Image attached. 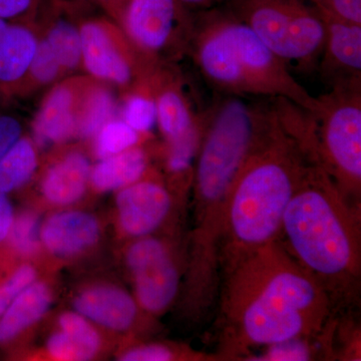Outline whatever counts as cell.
Returning <instances> with one entry per match:
<instances>
[{
    "mask_svg": "<svg viewBox=\"0 0 361 361\" xmlns=\"http://www.w3.org/2000/svg\"><path fill=\"white\" fill-rule=\"evenodd\" d=\"M39 39L23 21H11L0 39V94L18 90L25 80Z\"/></svg>",
    "mask_w": 361,
    "mask_h": 361,
    "instance_id": "obj_15",
    "label": "cell"
},
{
    "mask_svg": "<svg viewBox=\"0 0 361 361\" xmlns=\"http://www.w3.org/2000/svg\"><path fill=\"white\" fill-rule=\"evenodd\" d=\"M172 203L167 188L155 180L142 178L123 188L116 196L121 227L130 236H149L167 219Z\"/></svg>",
    "mask_w": 361,
    "mask_h": 361,
    "instance_id": "obj_9",
    "label": "cell"
},
{
    "mask_svg": "<svg viewBox=\"0 0 361 361\" xmlns=\"http://www.w3.org/2000/svg\"><path fill=\"white\" fill-rule=\"evenodd\" d=\"M190 51L202 75L222 94L285 99L306 111L316 108L317 97L234 13L211 11L196 20Z\"/></svg>",
    "mask_w": 361,
    "mask_h": 361,
    "instance_id": "obj_4",
    "label": "cell"
},
{
    "mask_svg": "<svg viewBox=\"0 0 361 361\" xmlns=\"http://www.w3.org/2000/svg\"><path fill=\"white\" fill-rule=\"evenodd\" d=\"M54 1L58 6H66L68 4H87V2H94L96 0H54Z\"/></svg>",
    "mask_w": 361,
    "mask_h": 361,
    "instance_id": "obj_38",
    "label": "cell"
},
{
    "mask_svg": "<svg viewBox=\"0 0 361 361\" xmlns=\"http://www.w3.org/2000/svg\"><path fill=\"white\" fill-rule=\"evenodd\" d=\"M148 165L146 151L135 146L101 159L90 171V182L102 192L122 190L144 178Z\"/></svg>",
    "mask_w": 361,
    "mask_h": 361,
    "instance_id": "obj_20",
    "label": "cell"
},
{
    "mask_svg": "<svg viewBox=\"0 0 361 361\" xmlns=\"http://www.w3.org/2000/svg\"><path fill=\"white\" fill-rule=\"evenodd\" d=\"M59 331L47 343L52 358L63 361H85L97 355L101 338L89 320L78 312H66L59 318Z\"/></svg>",
    "mask_w": 361,
    "mask_h": 361,
    "instance_id": "obj_16",
    "label": "cell"
},
{
    "mask_svg": "<svg viewBox=\"0 0 361 361\" xmlns=\"http://www.w3.org/2000/svg\"><path fill=\"white\" fill-rule=\"evenodd\" d=\"M234 14L286 65L311 70L319 63L324 23L304 0H240Z\"/></svg>",
    "mask_w": 361,
    "mask_h": 361,
    "instance_id": "obj_6",
    "label": "cell"
},
{
    "mask_svg": "<svg viewBox=\"0 0 361 361\" xmlns=\"http://www.w3.org/2000/svg\"><path fill=\"white\" fill-rule=\"evenodd\" d=\"M179 1L188 8L207 9L211 8L223 0H179Z\"/></svg>",
    "mask_w": 361,
    "mask_h": 361,
    "instance_id": "obj_36",
    "label": "cell"
},
{
    "mask_svg": "<svg viewBox=\"0 0 361 361\" xmlns=\"http://www.w3.org/2000/svg\"><path fill=\"white\" fill-rule=\"evenodd\" d=\"M106 23L90 20L80 26L82 63L90 75L116 85L130 84L134 66L111 39Z\"/></svg>",
    "mask_w": 361,
    "mask_h": 361,
    "instance_id": "obj_11",
    "label": "cell"
},
{
    "mask_svg": "<svg viewBox=\"0 0 361 361\" xmlns=\"http://www.w3.org/2000/svg\"><path fill=\"white\" fill-rule=\"evenodd\" d=\"M40 0H0V18L23 21L39 6Z\"/></svg>",
    "mask_w": 361,
    "mask_h": 361,
    "instance_id": "obj_34",
    "label": "cell"
},
{
    "mask_svg": "<svg viewBox=\"0 0 361 361\" xmlns=\"http://www.w3.org/2000/svg\"><path fill=\"white\" fill-rule=\"evenodd\" d=\"M37 167L32 142L21 137L0 160V192L8 195L25 186Z\"/></svg>",
    "mask_w": 361,
    "mask_h": 361,
    "instance_id": "obj_21",
    "label": "cell"
},
{
    "mask_svg": "<svg viewBox=\"0 0 361 361\" xmlns=\"http://www.w3.org/2000/svg\"><path fill=\"white\" fill-rule=\"evenodd\" d=\"M128 0H99V2L104 4L109 11H113L120 16L122 13L123 6L127 4Z\"/></svg>",
    "mask_w": 361,
    "mask_h": 361,
    "instance_id": "obj_37",
    "label": "cell"
},
{
    "mask_svg": "<svg viewBox=\"0 0 361 361\" xmlns=\"http://www.w3.org/2000/svg\"><path fill=\"white\" fill-rule=\"evenodd\" d=\"M142 134L120 120H111L104 126L96 137V153L99 158L122 153L139 145Z\"/></svg>",
    "mask_w": 361,
    "mask_h": 361,
    "instance_id": "obj_25",
    "label": "cell"
},
{
    "mask_svg": "<svg viewBox=\"0 0 361 361\" xmlns=\"http://www.w3.org/2000/svg\"><path fill=\"white\" fill-rule=\"evenodd\" d=\"M51 304V292L47 284L35 281L28 285L0 316V345L16 341L42 319Z\"/></svg>",
    "mask_w": 361,
    "mask_h": 361,
    "instance_id": "obj_18",
    "label": "cell"
},
{
    "mask_svg": "<svg viewBox=\"0 0 361 361\" xmlns=\"http://www.w3.org/2000/svg\"><path fill=\"white\" fill-rule=\"evenodd\" d=\"M37 272L30 265L16 268L6 279L0 282V316L6 312L23 289L35 281Z\"/></svg>",
    "mask_w": 361,
    "mask_h": 361,
    "instance_id": "obj_30",
    "label": "cell"
},
{
    "mask_svg": "<svg viewBox=\"0 0 361 361\" xmlns=\"http://www.w3.org/2000/svg\"><path fill=\"white\" fill-rule=\"evenodd\" d=\"M126 259L139 305L153 314L168 310L180 284L179 269L168 246L160 239L142 237L130 246Z\"/></svg>",
    "mask_w": 361,
    "mask_h": 361,
    "instance_id": "obj_8",
    "label": "cell"
},
{
    "mask_svg": "<svg viewBox=\"0 0 361 361\" xmlns=\"http://www.w3.org/2000/svg\"><path fill=\"white\" fill-rule=\"evenodd\" d=\"M279 241L319 282L334 310L360 294V208L349 203L334 180L312 164L289 202Z\"/></svg>",
    "mask_w": 361,
    "mask_h": 361,
    "instance_id": "obj_3",
    "label": "cell"
},
{
    "mask_svg": "<svg viewBox=\"0 0 361 361\" xmlns=\"http://www.w3.org/2000/svg\"><path fill=\"white\" fill-rule=\"evenodd\" d=\"M120 16L133 44L147 58L190 49L196 20L179 0H128Z\"/></svg>",
    "mask_w": 361,
    "mask_h": 361,
    "instance_id": "obj_7",
    "label": "cell"
},
{
    "mask_svg": "<svg viewBox=\"0 0 361 361\" xmlns=\"http://www.w3.org/2000/svg\"><path fill=\"white\" fill-rule=\"evenodd\" d=\"M205 118V111H203L198 122L187 133L167 141L166 169L174 177L184 178L189 183L193 180L195 163L200 148Z\"/></svg>",
    "mask_w": 361,
    "mask_h": 361,
    "instance_id": "obj_22",
    "label": "cell"
},
{
    "mask_svg": "<svg viewBox=\"0 0 361 361\" xmlns=\"http://www.w3.org/2000/svg\"><path fill=\"white\" fill-rule=\"evenodd\" d=\"M77 126L75 90L71 85H58L44 99L35 118V141L42 147L68 142L77 134Z\"/></svg>",
    "mask_w": 361,
    "mask_h": 361,
    "instance_id": "obj_14",
    "label": "cell"
},
{
    "mask_svg": "<svg viewBox=\"0 0 361 361\" xmlns=\"http://www.w3.org/2000/svg\"><path fill=\"white\" fill-rule=\"evenodd\" d=\"M326 330V329H325ZM320 336V334H319ZM317 336L296 337L288 341L277 342L264 346L265 349L258 355H251L247 360L258 361H308L316 360L322 349L316 346Z\"/></svg>",
    "mask_w": 361,
    "mask_h": 361,
    "instance_id": "obj_26",
    "label": "cell"
},
{
    "mask_svg": "<svg viewBox=\"0 0 361 361\" xmlns=\"http://www.w3.org/2000/svg\"><path fill=\"white\" fill-rule=\"evenodd\" d=\"M316 11L361 25V0H304Z\"/></svg>",
    "mask_w": 361,
    "mask_h": 361,
    "instance_id": "obj_31",
    "label": "cell"
},
{
    "mask_svg": "<svg viewBox=\"0 0 361 361\" xmlns=\"http://www.w3.org/2000/svg\"><path fill=\"white\" fill-rule=\"evenodd\" d=\"M63 71L56 54L44 39L39 40L27 75L39 84H49Z\"/></svg>",
    "mask_w": 361,
    "mask_h": 361,
    "instance_id": "obj_29",
    "label": "cell"
},
{
    "mask_svg": "<svg viewBox=\"0 0 361 361\" xmlns=\"http://www.w3.org/2000/svg\"><path fill=\"white\" fill-rule=\"evenodd\" d=\"M155 87L157 125L166 142L184 135L198 122L201 114L195 113L189 99L176 80L159 78Z\"/></svg>",
    "mask_w": 361,
    "mask_h": 361,
    "instance_id": "obj_19",
    "label": "cell"
},
{
    "mask_svg": "<svg viewBox=\"0 0 361 361\" xmlns=\"http://www.w3.org/2000/svg\"><path fill=\"white\" fill-rule=\"evenodd\" d=\"M273 101L272 127L240 171L228 196L219 244L224 275L253 252L279 239L285 210L315 163L301 141L295 104L285 99Z\"/></svg>",
    "mask_w": 361,
    "mask_h": 361,
    "instance_id": "obj_2",
    "label": "cell"
},
{
    "mask_svg": "<svg viewBox=\"0 0 361 361\" xmlns=\"http://www.w3.org/2000/svg\"><path fill=\"white\" fill-rule=\"evenodd\" d=\"M325 39L319 59L322 77L330 87L361 82V25L320 13Z\"/></svg>",
    "mask_w": 361,
    "mask_h": 361,
    "instance_id": "obj_10",
    "label": "cell"
},
{
    "mask_svg": "<svg viewBox=\"0 0 361 361\" xmlns=\"http://www.w3.org/2000/svg\"><path fill=\"white\" fill-rule=\"evenodd\" d=\"M56 54L63 70L73 71L82 63V40L80 27L71 21H54L44 37Z\"/></svg>",
    "mask_w": 361,
    "mask_h": 361,
    "instance_id": "obj_24",
    "label": "cell"
},
{
    "mask_svg": "<svg viewBox=\"0 0 361 361\" xmlns=\"http://www.w3.org/2000/svg\"><path fill=\"white\" fill-rule=\"evenodd\" d=\"M334 306L319 282L279 239L261 247L224 275L220 293L219 360H243L251 349L317 336Z\"/></svg>",
    "mask_w": 361,
    "mask_h": 361,
    "instance_id": "obj_1",
    "label": "cell"
},
{
    "mask_svg": "<svg viewBox=\"0 0 361 361\" xmlns=\"http://www.w3.org/2000/svg\"><path fill=\"white\" fill-rule=\"evenodd\" d=\"M116 99L109 90L97 87L90 90L78 115L77 135L82 139L96 137L106 123L114 120Z\"/></svg>",
    "mask_w": 361,
    "mask_h": 361,
    "instance_id": "obj_23",
    "label": "cell"
},
{
    "mask_svg": "<svg viewBox=\"0 0 361 361\" xmlns=\"http://www.w3.org/2000/svg\"><path fill=\"white\" fill-rule=\"evenodd\" d=\"M9 23H11V21L1 20V18H0V39H1V37H4V32H6L7 27H8L9 25Z\"/></svg>",
    "mask_w": 361,
    "mask_h": 361,
    "instance_id": "obj_39",
    "label": "cell"
},
{
    "mask_svg": "<svg viewBox=\"0 0 361 361\" xmlns=\"http://www.w3.org/2000/svg\"><path fill=\"white\" fill-rule=\"evenodd\" d=\"M89 159L82 154H68L52 165L42 180V193L56 205H71L82 198L90 178Z\"/></svg>",
    "mask_w": 361,
    "mask_h": 361,
    "instance_id": "obj_17",
    "label": "cell"
},
{
    "mask_svg": "<svg viewBox=\"0 0 361 361\" xmlns=\"http://www.w3.org/2000/svg\"><path fill=\"white\" fill-rule=\"evenodd\" d=\"M23 127L16 116L0 114V160L21 137Z\"/></svg>",
    "mask_w": 361,
    "mask_h": 361,
    "instance_id": "obj_33",
    "label": "cell"
},
{
    "mask_svg": "<svg viewBox=\"0 0 361 361\" xmlns=\"http://www.w3.org/2000/svg\"><path fill=\"white\" fill-rule=\"evenodd\" d=\"M4 96V94H0V99H1V97Z\"/></svg>",
    "mask_w": 361,
    "mask_h": 361,
    "instance_id": "obj_40",
    "label": "cell"
},
{
    "mask_svg": "<svg viewBox=\"0 0 361 361\" xmlns=\"http://www.w3.org/2000/svg\"><path fill=\"white\" fill-rule=\"evenodd\" d=\"M310 114L315 163L349 203L360 208L361 82L332 85L329 92L317 97Z\"/></svg>",
    "mask_w": 361,
    "mask_h": 361,
    "instance_id": "obj_5",
    "label": "cell"
},
{
    "mask_svg": "<svg viewBox=\"0 0 361 361\" xmlns=\"http://www.w3.org/2000/svg\"><path fill=\"white\" fill-rule=\"evenodd\" d=\"M73 306L90 322L116 331L129 329L137 316L135 299L111 285H99L82 291L75 297Z\"/></svg>",
    "mask_w": 361,
    "mask_h": 361,
    "instance_id": "obj_13",
    "label": "cell"
},
{
    "mask_svg": "<svg viewBox=\"0 0 361 361\" xmlns=\"http://www.w3.org/2000/svg\"><path fill=\"white\" fill-rule=\"evenodd\" d=\"M14 219L13 207L7 194L0 192V245L6 242Z\"/></svg>",
    "mask_w": 361,
    "mask_h": 361,
    "instance_id": "obj_35",
    "label": "cell"
},
{
    "mask_svg": "<svg viewBox=\"0 0 361 361\" xmlns=\"http://www.w3.org/2000/svg\"><path fill=\"white\" fill-rule=\"evenodd\" d=\"M177 357L175 349L165 344L151 343L135 346L121 355L123 361H170Z\"/></svg>",
    "mask_w": 361,
    "mask_h": 361,
    "instance_id": "obj_32",
    "label": "cell"
},
{
    "mask_svg": "<svg viewBox=\"0 0 361 361\" xmlns=\"http://www.w3.org/2000/svg\"><path fill=\"white\" fill-rule=\"evenodd\" d=\"M40 229L39 217L35 213H20L14 216L6 242L14 253L21 256L32 255L39 249L42 241Z\"/></svg>",
    "mask_w": 361,
    "mask_h": 361,
    "instance_id": "obj_27",
    "label": "cell"
},
{
    "mask_svg": "<svg viewBox=\"0 0 361 361\" xmlns=\"http://www.w3.org/2000/svg\"><path fill=\"white\" fill-rule=\"evenodd\" d=\"M123 121L140 134H149L157 125L155 94L147 90L130 96L123 106Z\"/></svg>",
    "mask_w": 361,
    "mask_h": 361,
    "instance_id": "obj_28",
    "label": "cell"
},
{
    "mask_svg": "<svg viewBox=\"0 0 361 361\" xmlns=\"http://www.w3.org/2000/svg\"><path fill=\"white\" fill-rule=\"evenodd\" d=\"M99 222L94 216L80 211L54 214L40 229V239L45 248L59 257L82 253L97 243Z\"/></svg>",
    "mask_w": 361,
    "mask_h": 361,
    "instance_id": "obj_12",
    "label": "cell"
}]
</instances>
